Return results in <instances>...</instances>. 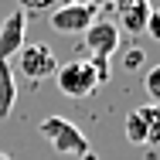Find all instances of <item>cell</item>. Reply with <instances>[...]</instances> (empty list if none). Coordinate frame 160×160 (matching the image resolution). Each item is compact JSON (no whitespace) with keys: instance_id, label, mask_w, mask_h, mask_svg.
<instances>
[{"instance_id":"6da1fadb","label":"cell","mask_w":160,"mask_h":160,"mask_svg":"<svg viewBox=\"0 0 160 160\" xmlns=\"http://www.w3.org/2000/svg\"><path fill=\"white\" fill-rule=\"evenodd\" d=\"M85 51H89V62L96 68L99 82L106 85L109 82V58L123 48V38H119V28H116V21H109V17H96L89 28H85Z\"/></svg>"},{"instance_id":"7a4b0ae2","label":"cell","mask_w":160,"mask_h":160,"mask_svg":"<svg viewBox=\"0 0 160 160\" xmlns=\"http://www.w3.org/2000/svg\"><path fill=\"white\" fill-rule=\"evenodd\" d=\"M38 133L51 143L55 153H65V157H72V160H82L85 153H89V140H85V133L75 126L72 119H65V116H48V119H41Z\"/></svg>"},{"instance_id":"3957f363","label":"cell","mask_w":160,"mask_h":160,"mask_svg":"<svg viewBox=\"0 0 160 160\" xmlns=\"http://www.w3.org/2000/svg\"><path fill=\"white\" fill-rule=\"evenodd\" d=\"M55 85H58V92L65 99H89L102 82H99L89 58H72V62L55 68Z\"/></svg>"},{"instance_id":"277c9868","label":"cell","mask_w":160,"mask_h":160,"mask_svg":"<svg viewBox=\"0 0 160 160\" xmlns=\"http://www.w3.org/2000/svg\"><path fill=\"white\" fill-rule=\"evenodd\" d=\"M14 58H17L21 75H28L31 82L51 78V75H55V68H58V58H55V51H51L48 44H24Z\"/></svg>"},{"instance_id":"5b68a950","label":"cell","mask_w":160,"mask_h":160,"mask_svg":"<svg viewBox=\"0 0 160 160\" xmlns=\"http://www.w3.org/2000/svg\"><path fill=\"white\" fill-rule=\"evenodd\" d=\"M99 14L89 3H68V7H55L51 10V28L58 34H85V28Z\"/></svg>"},{"instance_id":"8992f818","label":"cell","mask_w":160,"mask_h":160,"mask_svg":"<svg viewBox=\"0 0 160 160\" xmlns=\"http://www.w3.org/2000/svg\"><path fill=\"white\" fill-rule=\"evenodd\" d=\"M24 34H28V14L24 10H10V17L0 28V62H10L24 48Z\"/></svg>"},{"instance_id":"52a82bcc","label":"cell","mask_w":160,"mask_h":160,"mask_svg":"<svg viewBox=\"0 0 160 160\" xmlns=\"http://www.w3.org/2000/svg\"><path fill=\"white\" fill-rule=\"evenodd\" d=\"M150 0H112V10L119 17L116 28H126V34H143L147 17H150Z\"/></svg>"},{"instance_id":"ba28073f","label":"cell","mask_w":160,"mask_h":160,"mask_svg":"<svg viewBox=\"0 0 160 160\" xmlns=\"http://www.w3.org/2000/svg\"><path fill=\"white\" fill-rule=\"evenodd\" d=\"M14 102H17L14 68H10V62H0V119H7L14 112Z\"/></svg>"},{"instance_id":"9c48e42d","label":"cell","mask_w":160,"mask_h":160,"mask_svg":"<svg viewBox=\"0 0 160 160\" xmlns=\"http://www.w3.org/2000/svg\"><path fill=\"white\" fill-rule=\"evenodd\" d=\"M140 116L147 123V147H160V106H140Z\"/></svg>"},{"instance_id":"30bf717a","label":"cell","mask_w":160,"mask_h":160,"mask_svg":"<svg viewBox=\"0 0 160 160\" xmlns=\"http://www.w3.org/2000/svg\"><path fill=\"white\" fill-rule=\"evenodd\" d=\"M126 140L136 143V147H147V123H143L140 109H133V112L126 116Z\"/></svg>"},{"instance_id":"8fae6325","label":"cell","mask_w":160,"mask_h":160,"mask_svg":"<svg viewBox=\"0 0 160 160\" xmlns=\"http://www.w3.org/2000/svg\"><path fill=\"white\" fill-rule=\"evenodd\" d=\"M143 89L150 96V106H160V62H153L143 75Z\"/></svg>"},{"instance_id":"7c38bea8","label":"cell","mask_w":160,"mask_h":160,"mask_svg":"<svg viewBox=\"0 0 160 160\" xmlns=\"http://www.w3.org/2000/svg\"><path fill=\"white\" fill-rule=\"evenodd\" d=\"M17 7L31 17V14H44V10H55L58 0H17Z\"/></svg>"},{"instance_id":"4fadbf2b","label":"cell","mask_w":160,"mask_h":160,"mask_svg":"<svg viewBox=\"0 0 160 160\" xmlns=\"http://www.w3.org/2000/svg\"><path fill=\"white\" fill-rule=\"evenodd\" d=\"M143 31L150 34L153 41H160V7H150V17H147V28Z\"/></svg>"},{"instance_id":"5bb4252c","label":"cell","mask_w":160,"mask_h":160,"mask_svg":"<svg viewBox=\"0 0 160 160\" xmlns=\"http://www.w3.org/2000/svg\"><path fill=\"white\" fill-rule=\"evenodd\" d=\"M143 62H147L143 48H129V51H126V68H129V72H136V68H140Z\"/></svg>"},{"instance_id":"9a60e30c","label":"cell","mask_w":160,"mask_h":160,"mask_svg":"<svg viewBox=\"0 0 160 160\" xmlns=\"http://www.w3.org/2000/svg\"><path fill=\"white\" fill-rule=\"evenodd\" d=\"M82 3H89V7H92V10H112V0H82Z\"/></svg>"},{"instance_id":"2e32d148","label":"cell","mask_w":160,"mask_h":160,"mask_svg":"<svg viewBox=\"0 0 160 160\" xmlns=\"http://www.w3.org/2000/svg\"><path fill=\"white\" fill-rule=\"evenodd\" d=\"M68 3H82V0H58V7H68Z\"/></svg>"},{"instance_id":"e0dca14e","label":"cell","mask_w":160,"mask_h":160,"mask_svg":"<svg viewBox=\"0 0 160 160\" xmlns=\"http://www.w3.org/2000/svg\"><path fill=\"white\" fill-rule=\"evenodd\" d=\"M82 160H99V157H96V153H92V150H89V153H85V157H82Z\"/></svg>"},{"instance_id":"ac0fdd59","label":"cell","mask_w":160,"mask_h":160,"mask_svg":"<svg viewBox=\"0 0 160 160\" xmlns=\"http://www.w3.org/2000/svg\"><path fill=\"white\" fill-rule=\"evenodd\" d=\"M0 160H10V157H7V153H3V150H0Z\"/></svg>"}]
</instances>
